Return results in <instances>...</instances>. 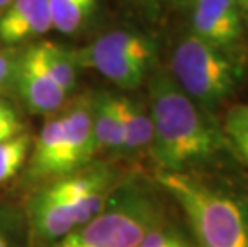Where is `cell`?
Listing matches in <instances>:
<instances>
[{
	"mask_svg": "<svg viewBox=\"0 0 248 247\" xmlns=\"http://www.w3.org/2000/svg\"><path fill=\"white\" fill-rule=\"evenodd\" d=\"M149 111L152 120L151 152L165 172H187L207 164L226 146L223 130L175 82L170 72L151 74Z\"/></svg>",
	"mask_w": 248,
	"mask_h": 247,
	"instance_id": "obj_1",
	"label": "cell"
},
{
	"mask_svg": "<svg viewBox=\"0 0 248 247\" xmlns=\"http://www.w3.org/2000/svg\"><path fill=\"white\" fill-rule=\"evenodd\" d=\"M115 186L114 172L106 165L83 167L46 183L28 201L34 241L55 244L82 227L104 207Z\"/></svg>",
	"mask_w": 248,
	"mask_h": 247,
	"instance_id": "obj_2",
	"label": "cell"
},
{
	"mask_svg": "<svg viewBox=\"0 0 248 247\" xmlns=\"http://www.w3.org/2000/svg\"><path fill=\"white\" fill-rule=\"evenodd\" d=\"M157 181L184 210L197 247H248V214L239 199L187 172H165Z\"/></svg>",
	"mask_w": 248,
	"mask_h": 247,
	"instance_id": "obj_3",
	"label": "cell"
},
{
	"mask_svg": "<svg viewBox=\"0 0 248 247\" xmlns=\"http://www.w3.org/2000/svg\"><path fill=\"white\" fill-rule=\"evenodd\" d=\"M160 225L163 212L157 198L128 181L115 186L104 207L55 247H135Z\"/></svg>",
	"mask_w": 248,
	"mask_h": 247,
	"instance_id": "obj_4",
	"label": "cell"
},
{
	"mask_svg": "<svg viewBox=\"0 0 248 247\" xmlns=\"http://www.w3.org/2000/svg\"><path fill=\"white\" fill-rule=\"evenodd\" d=\"M93 95L80 97L60 115L46 119L29 152L31 181L55 180L80 170L98 154L93 138Z\"/></svg>",
	"mask_w": 248,
	"mask_h": 247,
	"instance_id": "obj_5",
	"label": "cell"
},
{
	"mask_svg": "<svg viewBox=\"0 0 248 247\" xmlns=\"http://www.w3.org/2000/svg\"><path fill=\"white\" fill-rule=\"evenodd\" d=\"M245 65L242 53L216 49L189 33L173 49L170 74L186 95L212 114L242 83Z\"/></svg>",
	"mask_w": 248,
	"mask_h": 247,
	"instance_id": "obj_6",
	"label": "cell"
},
{
	"mask_svg": "<svg viewBox=\"0 0 248 247\" xmlns=\"http://www.w3.org/2000/svg\"><path fill=\"white\" fill-rule=\"evenodd\" d=\"M157 47L149 35L130 29H117L92 44L74 50L78 67L99 72L125 90L140 87L151 74Z\"/></svg>",
	"mask_w": 248,
	"mask_h": 247,
	"instance_id": "obj_7",
	"label": "cell"
},
{
	"mask_svg": "<svg viewBox=\"0 0 248 247\" xmlns=\"http://www.w3.org/2000/svg\"><path fill=\"white\" fill-rule=\"evenodd\" d=\"M184 12L195 37L216 49L240 53L245 37V18L239 0H191Z\"/></svg>",
	"mask_w": 248,
	"mask_h": 247,
	"instance_id": "obj_8",
	"label": "cell"
},
{
	"mask_svg": "<svg viewBox=\"0 0 248 247\" xmlns=\"http://www.w3.org/2000/svg\"><path fill=\"white\" fill-rule=\"evenodd\" d=\"M15 92L31 113L45 115L55 114L67 98L66 93L56 85L42 66L34 45H31L19 55Z\"/></svg>",
	"mask_w": 248,
	"mask_h": 247,
	"instance_id": "obj_9",
	"label": "cell"
},
{
	"mask_svg": "<svg viewBox=\"0 0 248 247\" xmlns=\"http://www.w3.org/2000/svg\"><path fill=\"white\" fill-rule=\"evenodd\" d=\"M51 28L48 0H13L0 13V42L15 47L40 37Z\"/></svg>",
	"mask_w": 248,
	"mask_h": 247,
	"instance_id": "obj_10",
	"label": "cell"
},
{
	"mask_svg": "<svg viewBox=\"0 0 248 247\" xmlns=\"http://www.w3.org/2000/svg\"><path fill=\"white\" fill-rule=\"evenodd\" d=\"M93 138L96 151H124V129L117 99L110 93L93 95L92 103Z\"/></svg>",
	"mask_w": 248,
	"mask_h": 247,
	"instance_id": "obj_11",
	"label": "cell"
},
{
	"mask_svg": "<svg viewBox=\"0 0 248 247\" xmlns=\"http://www.w3.org/2000/svg\"><path fill=\"white\" fill-rule=\"evenodd\" d=\"M124 129V151L149 148L152 141V120L149 111L138 101L124 95H115Z\"/></svg>",
	"mask_w": 248,
	"mask_h": 247,
	"instance_id": "obj_12",
	"label": "cell"
},
{
	"mask_svg": "<svg viewBox=\"0 0 248 247\" xmlns=\"http://www.w3.org/2000/svg\"><path fill=\"white\" fill-rule=\"evenodd\" d=\"M34 50L42 66L53 79L55 83L66 95H71L77 83V61L74 50L66 49L53 42H39L34 44Z\"/></svg>",
	"mask_w": 248,
	"mask_h": 247,
	"instance_id": "obj_13",
	"label": "cell"
},
{
	"mask_svg": "<svg viewBox=\"0 0 248 247\" xmlns=\"http://www.w3.org/2000/svg\"><path fill=\"white\" fill-rule=\"evenodd\" d=\"M98 0H48L51 28L61 34H76L88 24Z\"/></svg>",
	"mask_w": 248,
	"mask_h": 247,
	"instance_id": "obj_14",
	"label": "cell"
},
{
	"mask_svg": "<svg viewBox=\"0 0 248 247\" xmlns=\"http://www.w3.org/2000/svg\"><path fill=\"white\" fill-rule=\"evenodd\" d=\"M31 135L21 132L0 143V185L16 175L23 169L31 152Z\"/></svg>",
	"mask_w": 248,
	"mask_h": 247,
	"instance_id": "obj_15",
	"label": "cell"
},
{
	"mask_svg": "<svg viewBox=\"0 0 248 247\" xmlns=\"http://www.w3.org/2000/svg\"><path fill=\"white\" fill-rule=\"evenodd\" d=\"M223 135L231 148L248 165V104L228 109L223 120Z\"/></svg>",
	"mask_w": 248,
	"mask_h": 247,
	"instance_id": "obj_16",
	"label": "cell"
},
{
	"mask_svg": "<svg viewBox=\"0 0 248 247\" xmlns=\"http://www.w3.org/2000/svg\"><path fill=\"white\" fill-rule=\"evenodd\" d=\"M135 247H192V244L176 228L160 225Z\"/></svg>",
	"mask_w": 248,
	"mask_h": 247,
	"instance_id": "obj_17",
	"label": "cell"
},
{
	"mask_svg": "<svg viewBox=\"0 0 248 247\" xmlns=\"http://www.w3.org/2000/svg\"><path fill=\"white\" fill-rule=\"evenodd\" d=\"M19 55V51L15 49L0 50V95L10 90H15Z\"/></svg>",
	"mask_w": 248,
	"mask_h": 247,
	"instance_id": "obj_18",
	"label": "cell"
},
{
	"mask_svg": "<svg viewBox=\"0 0 248 247\" xmlns=\"http://www.w3.org/2000/svg\"><path fill=\"white\" fill-rule=\"evenodd\" d=\"M147 13H167L171 10H184L191 0H135Z\"/></svg>",
	"mask_w": 248,
	"mask_h": 247,
	"instance_id": "obj_19",
	"label": "cell"
},
{
	"mask_svg": "<svg viewBox=\"0 0 248 247\" xmlns=\"http://www.w3.org/2000/svg\"><path fill=\"white\" fill-rule=\"evenodd\" d=\"M21 132H24V124L21 119H15V120H5V122H0V143L12 136L18 135Z\"/></svg>",
	"mask_w": 248,
	"mask_h": 247,
	"instance_id": "obj_20",
	"label": "cell"
},
{
	"mask_svg": "<svg viewBox=\"0 0 248 247\" xmlns=\"http://www.w3.org/2000/svg\"><path fill=\"white\" fill-rule=\"evenodd\" d=\"M15 119H21L18 109L15 108L7 98L0 97V122H5V120H15Z\"/></svg>",
	"mask_w": 248,
	"mask_h": 247,
	"instance_id": "obj_21",
	"label": "cell"
},
{
	"mask_svg": "<svg viewBox=\"0 0 248 247\" xmlns=\"http://www.w3.org/2000/svg\"><path fill=\"white\" fill-rule=\"evenodd\" d=\"M239 5H240V10L244 13V18L248 23V0H239Z\"/></svg>",
	"mask_w": 248,
	"mask_h": 247,
	"instance_id": "obj_22",
	"label": "cell"
},
{
	"mask_svg": "<svg viewBox=\"0 0 248 247\" xmlns=\"http://www.w3.org/2000/svg\"><path fill=\"white\" fill-rule=\"evenodd\" d=\"M0 247H10V244H8L7 238H5V234H3V230H2V228H0Z\"/></svg>",
	"mask_w": 248,
	"mask_h": 247,
	"instance_id": "obj_23",
	"label": "cell"
},
{
	"mask_svg": "<svg viewBox=\"0 0 248 247\" xmlns=\"http://www.w3.org/2000/svg\"><path fill=\"white\" fill-rule=\"evenodd\" d=\"M13 2V0H0V13H2L3 12V10L5 8H7L8 7V5L10 3H12Z\"/></svg>",
	"mask_w": 248,
	"mask_h": 247,
	"instance_id": "obj_24",
	"label": "cell"
}]
</instances>
